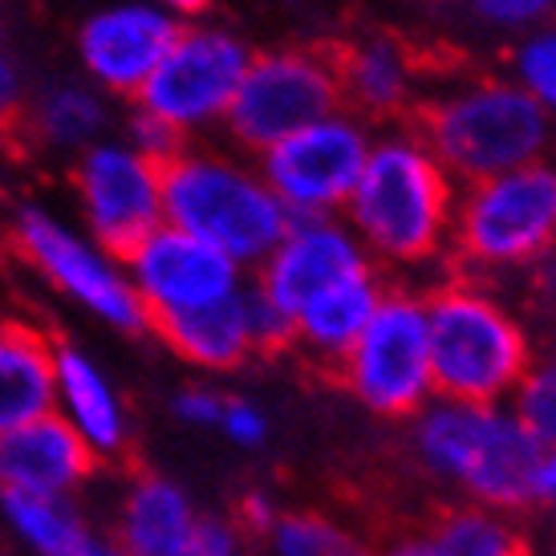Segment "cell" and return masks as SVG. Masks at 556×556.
Segmentation results:
<instances>
[{
  "label": "cell",
  "mask_w": 556,
  "mask_h": 556,
  "mask_svg": "<svg viewBox=\"0 0 556 556\" xmlns=\"http://www.w3.org/2000/svg\"><path fill=\"white\" fill-rule=\"evenodd\" d=\"M455 200L459 184L406 123L374 135L341 216L374 264L415 268L451 244Z\"/></svg>",
  "instance_id": "6da1fadb"
},
{
  "label": "cell",
  "mask_w": 556,
  "mask_h": 556,
  "mask_svg": "<svg viewBox=\"0 0 556 556\" xmlns=\"http://www.w3.org/2000/svg\"><path fill=\"white\" fill-rule=\"evenodd\" d=\"M410 455L464 504L528 511L544 500V455L516 422L508 402L431 399L410 418Z\"/></svg>",
  "instance_id": "7a4b0ae2"
},
{
  "label": "cell",
  "mask_w": 556,
  "mask_h": 556,
  "mask_svg": "<svg viewBox=\"0 0 556 556\" xmlns=\"http://www.w3.org/2000/svg\"><path fill=\"white\" fill-rule=\"evenodd\" d=\"M163 224L256 273L293 216L264 184L252 155L216 142H187L163 163Z\"/></svg>",
  "instance_id": "3957f363"
},
{
  "label": "cell",
  "mask_w": 556,
  "mask_h": 556,
  "mask_svg": "<svg viewBox=\"0 0 556 556\" xmlns=\"http://www.w3.org/2000/svg\"><path fill=\"white\" fill-rule=\"evenodd\" d=\"M415 135L455 184H479L548 159L556 123L511 78H467L415 110Z\"/></svg>",
  "instance_id": "277c9868"
},
{
  "label": "cell",
  "mask_w": 556,
  "mask_h": 556,
  "mask_svg": "<svg viewBox=\"0 0 556 556\" xmlns=\"http://www.w3.org/2000/svg\"><path fill=\"white\" fill-rule=\"evenodd\" d=\"M422 301L434 399L508 402L532 366V341L520 317L471 280H447Z\"/></svg>",
  "instance_id": "5b68a950"
},
{
  "label": "cell",
  "mask_w": 556,
  "mask_h": 556,
  "mask_svg": "<svg viewBox=\"0 0 556 556\" xmlns=\"http://www.w3.org/2000/svg\"><path fill=\"white\" fill-rule=\"evenodd\" d=\"M13 248L46 289L102 329L123 338L151 329L130 289L123 256L81 232L78 219L53 212L49 203H21L13 216Z\"/></svg>",
  "instance_id": "8992f818"
},
{
  "label": "cell",
  "mask_w": 556,
  "mask_h": 556,
  "mask_svg": "<svg viewBox=\"0 0 556 556\" xmlns=\"http://www.w3.org/2000/svg\"><path fill=\"white\" fill-rule=\"evenodd\" d=\"M451 248L483 273L544 261L556 248V159L459 187Z\"/></svg>",
  "instance_id": "52a82bcc"
},
{
  "label": "cell",
  "mask_w": 556,
  "mask_h": 556,
  "mask_svg": "<svg viewBox=\"0 0 556 556\" xmlns=\"http://www.w3.org/2000/svg\"><path fill=\"white\" fill-rule=\"evenodd\" d=\"M252 53L256 49L228 25L203 21V16L184 21L167 58L135 98V110L170 126L184 142H203L228 123V110Z\"/></svg>",
  "instance_id": "ba28073f"
},
{
  "label": "cell",
  "mask_w": 556,
  "mask_h": 556,
  "mask_svg": "<svg viewBox=\"0 0 556 556\" xmlns=\"http://www.w3.org/2000/svg\"><path fill=\"white\" fill-rule=\"evenodd\" d=\"M338 110H345V102L333 49L277 46L252 53L224 130L236 151L261 155Z\"/></svg>",
  "instance_id": "9c48e42d"
},
{
  "label": "cell",
  "mask_w": 556,
  "mask_h": 556,
  "mask_svg": "<svg viewBox=\"0 0 556 556\" xmlns=\"http://www.w3.org/2000/svg\"><path fill=\"white\" fill-rule=\"evenodd\" d=\"M341 382L370 415L415 418L434 399L427 350V301L415 289H387L354 350L341 357Z\"/></svg>",
  "instance_id": "30bf717a"
},
{
  "label": "cell",
  "mask_w": 556,
  "mask_h": 556,
  "mask_svg": "<svg viewBox=\"0 0 556 556\" xmlns=\"http://www.w3.org/2000/svg\"><path fill=\"white\" fill-rule=\"evenodd\" d=\"M370 142V126L350 110H338L321 123L280 139L277 147L261 151L256 167L293 219L341 216L357 175L366 167Z\"/></svg>",
  "instance_id": "8fae6325"
},
{
  "label": "cell",
  "mask_w": 556,
  "mask_h": 556,
  "mask_svg": "<svg viewBox=\"0 0 556 556\" xmlns=\"http://www.w3.org/2000/svg\"><path fill=\"white\" fill-rule=\"evenodd\" d=\"M70 195L81 232L118 256L163 224V167L123 135L93 142L70 163Z\"/></svg>",
  "instance_id": "7c38bea8"
},
{
  "label": "cell",
  "mask_w": 556,
  "mask_h": 556,
  "mask_svg": "<svg viewBox=\"0 0 556 556\" xmlns=\"http://www.w3.org/2000/svg\"><path fill=\"white\" fill-rule=\"evenodd\" d=\"M179 29L184 21L155 0H102L74 29L78 78L114 102H135Z\"/></svg>",
  "instance_id": "4fadbf2b"
},
{
  "label": "cell",
  "mask_w": 556,
  "mask_h": 556,
  "mask_svg": "<svg viewBox=\"0 0 556 556\" xmlns=\"http://www.w3.org/2000/svg\"><path fill=\"white\" fill-rule=\"evenodd\" d=\"M123 268L151 329L170 317L219 305L248 285L240 264L170 224H159L151 236H142L123 256Z\"/></svg>",
  "instance_id": "5bb4252c"
},
{
  "label": "cell",
  "mask_w": 556,
  "mask_h": 556,
  "mask_svg": "<svg viewBox=\"0 0 556 556\" xmlns=\"http://www.w3.org/2000/svg\"><path fill=\"white\" fill-rule=\"evenodd\" d=\"M366 268H378V264L366 256V248L357 244V236L345 228L341 216L293 219L277 248L261 261L252 285L264 301H273L293 321V313L305 301Z\"/></svg>",
  "instance_id": "9a60e30c"
},
{
  "label": "cell",
  "mask_w": 556,
  "mask_h": 556,
  "mask_svg": "<svg viewBox=\"0 0 556 556\" xmlns=\"http://www.w3.org/2000/svg\"><path fill=\"white\" fill-rule=\"evenodd\" d=\"M53 415L78 434L98 464L118 459L135 439V418L106 362L78 341L53 345Z\"/></svg>",
  "instance_id": "2e32d148"
},
{
  "label": "cell",
  "mask_w": 556,
  "mask_h": 556,
  "mask_svg": "<svg viewBox=\"0 0 556 556\" xmlns=\"http://www.w3.org/2000/svg\"><path fill=\"white\" fill-rule=\"evenodd\" d=\"M86 443L58 415L33 418L0 434V495H37V500H78L93 479Z\"/></svg>",
  "instance_id": "e0dca14e"
},
{
  "label": "cell",
  "mask_w": 556,
  "mask_h": 556,
  "mask_svg": "<svg viewBox=\"0 0 556 556\" xmlns=\"http://www.w3.org/2000/svg\"><path fill=\"white\" fill-rule=\"evenodd\" d=\"M114 98L93 90L86 78H49L29 90L16 114V135L46 159H74L93 142L114 135Z\"/></svg>",
  "instance_id": "ac0fdd59"
},
{
  "label": "cell",
  "mask_w": 556,
  "mask_h": 556,
  "mask_svg": "<svg viewBox=\"0 0 556 556\" xmlns=\"http://www.w3.org/2000/svg\"><path fill=\"white\" fill-rule=\"evenodd\" d=\"M200 525V504L179 479L163 471H139L126 479L114 504L110 536L126 556H184Z\"/></svg>",
  "instance_id": "d6986e66"
},
{
  "label": "cell",
  "mask_w": 556,
  "mask_h": 556,
  "mask_svg": "<svg viewBox=\"0 0 556 556\" xmlns=\"http://www.w3.org/2000/svg\"><path fill=\"white\" fill-rule=\"evenodd\" d=\"M341 78V102L362 123H394L415 98V58L410 49L374 33L354 46H333Z\"/></svg>",
  "instance_id": "ffe728a7"
},
{
  "label": "cell",
  "mask_w": 556,
  "mask_h": 556,
  "mask_svg": "<svg viewBox=\"0 0 556 556\" xmlns=\"http://www.w3.org/2000/svg\"><path fill=\"white\" fill-rule=\"evenodd\" d=\"M0 525L33 556H126L78 500L0 495Z\"/></svg>",
  "instance_id": "44dd1931"
},
{
  "label": "cell",
  "mask_w": 556,
  "mask_h": 556,
  "mask_svg": "<svg viewBox=\"0 0 556 556\" xmlns=\"http://www.w3.org/2000/svg\"><path fill=\"white\" fill-rule=\"evenodd\" d=\"M382 293H387V285L378 277V268L338 280L333 289L317 293L293 313V345H301L313 362L341 366V357L354 350L362 329L370 325Z\"/></svg>",
  "instance_id": "7402d4cb"
},
{
  "label": "cell",
  "mask_w": 556,
  "mask_h": 556,
  "mask_svg": "<svg viewBox=\"0 0 556 556\" xmlns=\"http://www.w3.org/2000/svg\"><path fill=\"white\" fill-rule=\"evenodd\" d=\"M53 345L33 321H0V434L53 415Z\"/></svg>",
  "instance_id": "603a6c76"
},
{
  "label": "cell",
  "mask_w": 556,
  "mask_h": 556,
  "mask_svg": "<svg viewBox=\"0 0 556 556\" xmlns=\"http://www.w3.org/2000/svg\"><path fill=\"white\" fill-rule=\"evenodd\" d=\"M244 289L236 296H228V301H219V305L159 321L155 333L163 338V345H167L170 354L179 357V362H187V366H195V370L203 374L240 370L248 357H256Z\"/></svg>",
  "instance_id": "cb8c5ba5"
},
{
  "label": "cell",
  "mask_w": 556,
  "mask_h": 556,
  "mask_svg": "<svg viewBox=\"0 0 556 556\" xmlns=\"http://www.w3.org/2000/svg\"><path fill=\"white\" fill-rule=\"evenodd\" d=\"M431 556H528L525 528L516 516L476 504H455L427 528Z\"/></svg>",
  "instance_id": "d4e9b609"
},
{
  "label": "cell",
  "mask_w": 556,
  "mask_h": 556,
  "mask_svg": "<svg viewBox=\"0 0 556 556\" xmlns=\"http://www.w3.org/2000/svg\"><path fill=\"white\" fill-rule=\"evenodd\" d=\"M264 544L268 556H374V544L329 511H280Z\"/></svg>",
  "instance_id": "484cf974"
},
{
  "label": "cell",
  "mask_w": 556,
  "mask_h": 556,
  "mask_svg": "<svg viewBox=\"0 0 556 556\" xmlns=\"http://www.w3.org/2000/svg\"><path fill=\"white\" fill-rule=\"evenodd\" d=\"M508 410L544 455H556V354L532 357L520 387L511 390Z\"/></svg>",
  "instance_id": "4316f807"
},
{
  "label": "cell",
  "mask_w": 556,
  "mask_h": 556,
  "mask_svg": "<svg viewBox=\"0 0 556 556\" xmlns=\"http://www.w3.org/2000/svg\"><path fill=\"white\" fill-rule=\"evenodd\" d=\"M511 81L532 93V102L556 123V25L520 37L511 53Z\"/></svg>",
  "instance_id": "83f0119b"
},
{
  "label": "cell",
  "mask_w": 556,
  "mask_h": 556,
  "mask_svg": "<svg viewBox=\"0 0 556 556\" xmlns=\"http://www.w3.org/2000/svg\"><path fill=\"white\" fill-rule=\"evenodd\" d=\"M467 13L492 33H528L556 25V0H467Z\"/></svg>",
  "instance_id": "f1b7e54d"
},
{
  "label": "cell",
  "mask_w": 556,
  "mask_h": 556,
  "mask_svg": "<svg viewBox=\"0 0 556 556\" xmlns=\"http://www.w3.org/2000/svg\"><path fill=\"white\" fill-rule=\"evenodd\" d=\"M224 402H228V394H219L216 387H207V382H191V387L175 390V399H170V415H175V422L187 427V431H212L216 434L219 415H224Z\"/></svg>",
  "instance_id": "f546056e"
},
{
  "label": "cell",
  "mask_w": 556,
  "mask_h": 556,
  "mask_svg": "<svg viewBox=\"0 0 556 556\" xmlns=\"http://www.w3.org/2000/svg\"><path fill=\"white\" fill-rule=\"evenodd\" d=\"M216 434H224V439L240 451H256L268 443V415H264V406H256L252 399H228L224 402Z\"/></svg>",
  "instance_id": "4dcf8cb0"
},
{
  "label": "cell",
  "mask_w": 556,
  "mask_h": 556,
  "mask_svg": "<svg viewBox=\"0 0 556 556\" xmlns=\"http://www.w3.org/2000/svg\"><path fill=\"white\" fill-rule=\"evenodd\" d=\"M123 139L139 151V155H147L151 163H167L175 151H184L187 142L170 130V126H163L159 118H151V114H142V110H130L123 118Z\"/></svg>",
  "instance_id": "1f68e13d"
},
{
  "label": "cell",
  "mask_w": 556,
  "mask_h": 556,
  "mask_svg": "<svg viewBox=\"0 0 556 556\" xmlns=\"http://www.w3.org/2000/svg\"><path fill=\"white\" fill-rule=\"evenodd\" d=\"M244 296H248V325H252L256 354H273V350L293 345V321H289L273 301H264V296L256 293V285H252V280H248Z\"/></svg>",
  "instance_id": "d6a6232c"
},
{
  "label": "cell",
  "mask_w": 556,
  "mask_h": 556,
  "mask_svg": "<svg viewBox=\"0 0 556 556\" xmlns=\"http://www.w3.org/2000/svg\"><path fill=\"white\" fill-rule=\"evenodd\" d=\"M184 556H244V536L232 520H219V516H203L195 541L187 544Z\"/></svg>",
  "instance_id": "836d02e7"
},
{
  "label": "cell",
  "mask_w": 556,
  "mask_h": 556,
  "mask_svg": "<svg viewBox=\"0 0 556 556\" xmlns=\"http://www.w3.org/2000/svg\"><path fill=\"white\" fill-rule=\"evenodd\" d=\"M25 98H29V86H25L21 62L0 46V123H16V114H21V106H25Z\"/></svg>",
  "instance_id": "e575fe53"
},
{
  "label": "cell",
  "mask_w": 556,
  "mask_h": 556,
  "mask_svg": "<svg viewBox=\"0 0 556 556\" xmlns=\"http://www.w3.org/2000/svg\"><path fill=\"white\" fill-rule=\"evenodd\" d=\"M280 504L273 500V495H264V492H252L244 495V504H240V525L252 528V532H261V536H268V528L280 520Z\"/></svg>",
  "instance_id": "d590c367"
},
{
  "label": "cell",
  "mask_w": 556,
  "mask_h": 556,
  "mask_svg": "<svg viewBox=\"0 0 556 556\" xmlns=\"http://www.w3.org/2000/svg\"><path fill=\"white\" fill-rule=\"evenodd\" d=\"M374 556H431L427 532H394L374 548Z\"/></svg>",
  "instance_id": "8d00e7d4"
},
{
  "label": "cell",
  "mask_w": 556,
  "mask_h": 556,
  "mask_svg": "<svg viewBox=\"0 0 556 556\" xmlns=\"http://www.w3.org/2000/svg\"><path fill=\"white\" fill-rule=\"evenodd\" d=\"M155 4L170 9L179 21H200V16L207 13V4H212V0H155Z\"/></svg>",
  "instance_id": "74e56055"
},
{
  "label": "cell",
  "mask_w": 556,
  "mask_h": 556,
  "mask_svg": "<svg viewBox=\"0 0 556 556\" xmlns=\"http://www.w3.org/2000/svg\"><path fill=\"white\" fill-rule=\"evenodd\" d=\"M541 504H548L556 516V455H548V471H544V500Z\"/></svg>",
  "instance_id": "f35d334b"
},
{
  "label": "cell",
  "mask_w": 556,
  "mask_h": 556,
  "mask_svg": "<svg viewBox=\"0 0 556 556\" xmlns=\"http://www.w3.org/2000/svg\"><path fill=\"white\" fill-rule=\"evenodd\" d=\"M553 147H556V142H553Z\"/></svg>",
  "instance_id": "ab89813d"
}]
</instances>
